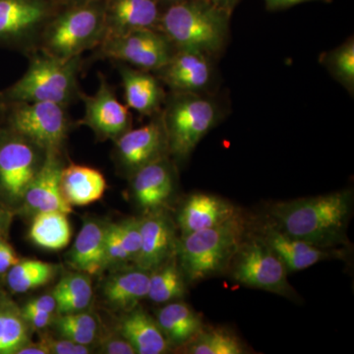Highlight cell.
I'll return each mask as SVG.
<instances>
[{
    "instance_id": "7bdbcfd3",
    "label": "cell",
    "mask_w": 354,
    "mask_h": 354,
    "mask_svg": "<svg viewBox=\"0 0 354 354\" xmlns=\"http://www.w3.org/2000/svg\"><path fill=\"white\" fill-rule=\"evenodd\" d=\"M50 351L46 342L41 339L38 342H28L17 354H50Z\"/></svg>"
},
{
    "instance_id": "836d02e7",
    "label": "cell",
    "mask_w": 354,
    "mask_h": 354,
    "mask_svg": "<svg viewBox=\"0 0 354 354\" xmlns=\"http://www.w3.org/2000/svg\"><path fill=\"white\" fill-rule=\"evenodd\" d=\"M106 265L120 264L132 261L127 249L121 241L115 223L106 225V245H104Z\"/></svg>"
},
{
    "instance_id": "ac0fdd59",
    "label": "cell",
    "mask_w": 354,
    "mask_h": 354,
    "mask_svg": "<svg viewBox=\"0 0 354 354\" xmlns=\"http://www.w3.org/2000/svg\"><path fill=\"white\" fill-rule=\"evenodd\" d=\"M176 187V169L169 157L145 165L131 176L133 196L146 212H157Z\"/></svg>"
},
{
    "instance_id": "7402d4cb",
    "label": "cell",
    "mask_w": 354,
    "mask_h": 354,
    "mask_svg": "<svg viewBox=\"0 0 354 354\" xmlns=\"http://www.w3.org/2000/svg\"><path fill=\"white\" fill-rule=\"evenodd\" d=\"M60 188L70 206H87L102 199L106 193V180L94 167L71 162L62 167Z\"/></svg>"
},
{
    "instance_id": "4fadbf2b",
    "label": "cell",
    "mask_w": 354,
    "mask_h": 354,
    "mask_svg": "<svg viewBox=\"0 0 354 354\" xmlns=\"http://www.w3.org/2000/svg\"><path fill=\"white\" fill-rule=\"evenodd\" d=\"M85 113L77 124L87 127L102 141L116 139L132 128V114L127 104L118 99L115 90L106 77L100 75V85L94 95L81 92Z\"/></svg>"
},
{
    "instance_id": "7dc6e473",
    "label": "cell",
    "mask_w": 354,
    "mask_h": 354,
    "mask_svg": "<svg viewBox=\"0 0 354 354\" xmlns=\"http://www.w3.org/2000/svg\"><path fill=\"white\" fill-rule=\"evenodd\" d=\"M160 2V6L167 8V7L172 6V4L178 3V2L183 1V0H158Z\"/></svg>"
},
{
    "instance_id": "83f0119b",
    "label": "cell",
    "mask_w": 354,
    "mask_h": 354,
    "mask_svg": "<svg viewBox=\"0 0 354 354\" xmlns=\"http://www.w3.org/2000/svg\"><path fill=\"white\" fill-rule=\"evenodd\" d=\"M53 297L57 302L59 315L85 311L92 302L93 286L85 272H71L58 281L53 288Z\"/></svg>"
},
{
    "instance_id": "d6a6232c",
    "label": "cell",
    "mask_w": 354,
    "mask_h": 354,
    "mask_svg": "<svg viewBox=\"0 0 354 354\" xmlns=\"http://www.w3.org/2000/svg\"><path fill=\"white\" fill-rule=\"evenodd\" d=\"M188 348V353L193 354H241L243 353L241 342L234 335L223 330H211L200 332Z\"/></svg>"
},
{
    "instance_id": "ab89813d",
    "label": "cell",
    "mask_w": 354,
    "mask_h": 354,
    "mask_svg": "<svg viewBox=\"0 0 354 354\" xmlns=\"http://www.w3.org/2000/svg\"><path fill=\"white\" fill-rule=\"evenodd\" d=\"M21 309L53 314L57 311V302H55L53 295H41V297L32 298V299L26 302L24 306Z\"/></svg>"
},
{
    "instance_id": "30bf717a",
    "label": "cell",
    "mask_w": 354,
    "mask_h": 354,
    "mask_svg": "<svg viewBox=\"0 0 354 354\" xmlns=\"http://www.w3.org/2000/svg\"><path fill=\"white\" fill-rule=\"evenodd\" d=\"M46 153L20 135L0 127V196L11 204L21 203Z\"/></svg>"
},
{
    "instance_id": "4dcf8cb0",
    "label": "cell",
    "mask_w": 354,
    "mask_h": 354,
    "mask_svg": "<svg viewBox=\"0 0 354 354\" xmlns=\"http://www.w3.org/2000/svg\"><path fill=\"white\" fill-rule=\"evenodd\" d=\"M29 329L21 309L0 298V354H17L30 342Z\"/></svg>"
},
{
    "instance_id": "52a82bcc",
    "label": "cell",
    "mask_w": 354,
    "mask_h": 354,
    "mask_svg": "<svg viewBox=\"0 0 354 354\" xmlns=\"http://www.w3.org/2000/svg\"><path fill=\"white\" fill-rule=\"evenodd\" d=\"M72 127L67 106L55 102H0V127L32 142L44 152L62 153Z\"/></svg>"
},
{
    "instance_id": "9c48e42d",
    "label": "cell",
    "mask_w": 354,
    "mask_h": 354,
    "mask_svg": "<svg viewBox=\"0 0 354 354\" xmlns=\"http://www.w3.org/2000/svg\"><path fill=\"white\" fill-rule=\"evenodd\" d=\"M93 51L95 58L155 72L174 57L176 48L160 30L138 29L108 37Z\"/></svg>"
},
{
    "instance_id": "7c38bea8",
    "label": "cell",
    "mask_w": 354,
    "mask_h": 354,
    "mask_svg": "<svg viewBox=\"0 0 354 354\" xmlns=\"http://www.w3.org/2000/svg\"><path fill=\"white\" fill-rule=\"evenodd\" d=\"M114 144L118 165L130 176L147 165L169 157L162 111L151 116L143 127L128 130Z\"/></svg>"
},
{
    "instance_id": "277c9868",
    "label": "cell",
    "mask_w": 354,
    "mask_h": 354,
    "mask_svg": "<svg viewBox=\"0 0 354 354\" xmlns=\"http://www.w3.org/2000/svg\"><path fill=\"white\" fill-rule=\"evenodd\" d=\"M27 57L29 65L24 75L0 91V102H44L68 106L80 99L82 57L64 62L36 50Z\"/></svg>"
},
{
    "instance_id": "f6af8a7d",
    "label": "cell",
    "mask_w": 354,
    "mask_h": 354,
    "mask_svg": "<svg viewBox=\"0 0 354 354\" xmlns=\"http://www.w3.org/2000/svg\"><path fill=\"white\" fill-rule=\"evenodd\" d=\"M9 221H10V215H9L8 212L0 206V237H6Z\"/></svg>"
},
{
    "instance_id": "f546056e",
    "label": "cell",
    "mask_w": 354,
    "mask_h": 354,
    "mask_svg": "<svg viewBox=\"0 0 354 354\" xmlns=\"http://www.w3.org/2000/svg\"><path fill=\"white\" fill-rule=\"evenodd\" d=\"M147 297L156 304H169L185 295L184 274L174 259L167 260L152 270Z\"/></svg>"
},
{
    "instance_id": "ee69618b",
    "label": "cell",
    "mask_w": 354,
    "mask_h": 354,
    "mask_svg": "<svg viewBox=\"0 0 354 354\" xmlns=\"http://www.w3.org/2000/svg\"><path fill=\"white\" fill-rule=\"evenodd\" d=\"M207 1L211 2L214 6L220 7V8L223 9V10L232 14L234 13L235 7L239 6L242 0H207Z\"/></svg>"
},
{
    "instance_id": "f35d334b",
    "label": "cell",
    "mask_w": 354,
    "mask_h": 354,
    "mask_svg": "<svg viewBox=\"0 0 354 354\" xmlns=\"http://www.w3.org/2000/svg\"><path fill=\"white\" fill-rule=\"evenodd\" d=\"M102 353L106 354H135L136 351L131 344L122 335L120 337H109L101 344Z\"/></svg>"
},
{
    "instance_id": "e0dca14e",
    "label": "cell",
    "mask_w": 354,
    "mask_h": 354,
    "mask_svg": "<svg viewBox=\"0 0 354 354\" xmlns=\"http://www.w3.org/2000/svg\"><path fill=\"white\" fill-rule=\"evenodd\" d=\"M140 220L141 244L134 262L137 267L151 272L176 256L177 242L174 225L160 212Z\"/></svg>"
},
{
    "instance_id": "8992f818",
    "label": "cell",
    "mask_w": 354,
    "mask_h": 354,
    "mask_svg": "<svg viewBox=\"0 0 354 354\" xmlns=\"http://www.w3.org/2000/svg\"><path fill=\"white\" fill-rule=\"evenodd\" d=\"M243 225L236 215L218 227L183 235L176 256L184 277L199 281L223 271L242 244Z\"/></svg>"
},
{
    "instance_id": "603a6c76",
    "label": "cell",
    "mask_w": 354,
    "mask_h": 354,
    "mask_svg": "<svg viewBox=\"0 0 354 354\" xmlns=\"http://www.w3.org/2000/svg\"><path fill=\"white\" fill-rule=\"evenodd\" d=\"M106 225L100 221L88 220L84 223L68 255L69 264L76 271L94 276L106 267Z\"/></svg>"
},
{
    "instance_id": "8d00e7d4",
    "label": "cell",
    "mask_w": 354,
    "mask_h": 354,
    "mask_svg": "<svg viewBox=\"0 0 354 354\" xmlns=\"http://www.w3.org/2000/svg\"><path fill=\"white\" fill-rule=\"evenodd\" d=\"M50 353L53 354H88L91 353L90 346L76 344V342L64 339H53L50 337H44Z\"/></svg>"
},
{
    "instance_id": "cb8c5ba5",
    "label": "cell",
    "mask_w": 354,
    "mask_h": 354,
    "mask_svg": "<svg viewBox=\"0 0 354 354\" xmlns=\"http://www.w3.org/2000/svg\"><path fill=\"white\" fill-rule=\"evenodd\" d=\"M118 333L138 354H160L169 349V342L157 321L137 307L121 318Z\"/></svg>"
},
{
    "instance_id": "bcb514c9",
    "label": "cell",
    "mask_w": 354,
    "mask_h": 354,
    "mask_svg": "<svg viewBox=\"0 0 354 354\" xmlns=\"http://www.w3.org/2000/svg\"><path fill=\"white\" fill-rule=\"evenodd\" d=\"M59 7L76 6V4L85 3L91 0H53Z\"/></svg>"
},
{
    "instance_id": "5b68a950",
    "label": "cell",
    "mask_w": 354,
    "mask_h": 354,
    "mask_svg": "<svg viewBox=\"0 0 354 354\" xmlns=\"http://www.w3.org/2000/svg\"><path fill=\"white\" fill-rule=\"evenodd\" d=\"M104 36V0H91L60 7L44 29L38 50L66 62L94 50Z\"/></svg>"
},
{
    "instance_id": "60d3db41",
    "label": "cell",
    "mask_w": 354,
    "mask_h": 354,
    "mask_svg": "<svg viewBox=\"0 0 354 354\" xmlns=\"http://www.w3.org/2000/svg\"><path fill=\"white\" fill-rule=\"evenodd\" d=\"M21 313L29 327L32 329L43 330L53 322V314L22 309H21Z\"/></svg>"
},
{
    "instance_id": "1f68e13d",
    "label": "cell",
    "mask_w": 354,
    "mask_h": 354,
    "mask_svg": "<svg viewBox=\"0 0 354 354\" xmlns=\"http://www.w3.org/2000/svg\"><path fill=\"white\" fill-rule=\"evenodd\" d=\"M319 62L327 69L330 76L354 95V39L348 37L344 43L333 50L324 51L319 57Z\"/></svg>"
},
{
    "instance_id": "9a60e30c",
    "label": "cell",
    "mask_w": 354,
    "mask_h": 354,
    "mask_svg": "<svg viewBox=\"0 0 354 354\" xmlns=\"http://www.w3.org/2000/svg\"><path fill=\"white\" fill-rule=\"evenodd\" d=\"M60 155L53 151L46 153L43 165L21 201L26 211L36 214L57 209L72 213V207L65 201L60 188V174L64 165Z\"/></svg>"
},
{
    "instance_id": "74e56055",
    "label": "cell",
    "mask_w": 354,
    "mask_h": 354,
    "mask_svg": "<svg viewBox=\"0 0 354 354\" xmlns=\"http://www.w3.org/2000/svg\"><path fill=\"white\" fill-rule=\"evenodd\" d=\"M19 261L20 258L13 246L6 241V237H0V277H6L7 272Z\"/></svg>"
},
{
    "instance_id": "f1b7e54d",
    "label": "cell",
    "mask_w": 354,
    "mask_h": 354,
    "mask_svg": "<svg viewBox=\"0 0 354 354\" xmlns=\"http://www.w3.org/2000/svg\"><path fill=\"white\" fill-rule=\"evenodd\" d=\"M57 267L41 260L20 259L6 274V285L13 293L29 292L48 285L57 276Z\"/></svg>"
},
{
    "instance_id": "d6986e66",
    "label": "cell",
    "mask_w": 354,
    "mask_h": 354,
    "mask_svg": "<svg viewBox=\"0 0 354 354\" xmlns=\"http://www.w3.org/2000/svg\"><path fill=\"white\" fill-rule=\"evenodd\" d=\"M124 99L128 108L142 116L156 115L162 111L167 92L153 72L118 64Z\"/></svg>"
},
{
    "instance_id": "d590c367",
    "label": "cell",
    "mask_w": 354,
    "mask_h": 354,
    "mask_svg": "<svg viewBox=\"0 0 354 354\" xmlns=\"http://www.w3.org/2000/svg\"><path fill=\"white\" fill-rule=\"evenodd\" d=\"M55 327H57L60 337L76 342V344H85V346H91V344H94L97 335H99V333L78 327V326L65 320L64 317L62 316H59V318L55 322Z\"/></svg>"
},
{
    "instance_id": "e575fe53",
    "label": "cell",
    "mask_w": 354,
    "mask_h": 354,
    "mask_svg": "<svg viewBox=\"0 0 354 354\" xmlns=\"http://www.w3.org/2000/svg\"><path fill=\"white\" fill-rule=\"evenodd\" d=\"M120 234L121 241L132 261L136 259L141 244V232H140V220L130 218V220L120 221L115 223Z\"/></svg>"
},
{
    "instance_id": "2e32d148",
    "label": "cell",
    "mask_w": 354,
    "mask_h": 354,
    "mask_svg": "<svg viewBox=\"0 0 354 354\" xmlns=\"http://www.w3.org/2000/svg\"><path fill=\"white\" fill-rule=\"evenodd\" d=\"M106 36L138 29H158L164 7L158 0H104Z\"/></svg>"
},
{
    "instance_id": "484cf974",
    "label": "cell",
    "mask_w": 354,
    "mask_h": 354,
    "mask_svg": "<svg viewBox=\"0 0 354 354\" xmlns=\"http://www.w3.org/2000/svg\"><path fill=\"white\" fill-rule=\"evenodd\" d=\"M67 216L68 214L57 209L35 214L28 234L30 241L46 250H62L68 245L72 236Z\"/></svg>"
},
{
    "instance_id": "44dd1931",
    "label": "cell",
    "mask_w": 354,
    "mask_h": 354,
    "mask_svg": "<svg viewBox=\"0 0 354 354\" xmlns=\"http://www.w3.org/2000/svg\"><path fill=\"white\" fill-rule=\"evenodd\" d=\"M263 232L262 241L278 256L288 272L302 271L335 255L327 248L288 236L272 225H267Z\"/></svg>"
},
{
    "instance_id": "b9f144b4",
    "label": "cell",
    "mask_w": 354,
    "mask_h": 354,
    "mask_svg": "<svg viewBox=\"0 0 354 354\" xmlns=\"http://www.w3.org/2000/svg\"><path fill=\"white\" fill-rule=\"evenodd\" d=\"M311 1H322L325 3H330L333 0H264L266 9L268 11H271V12L285 10V9L290 8V7L297 6L298 4Z\"/></svg>"
},
{
    "instance_id": "5bb4252c",
    "label": "cell",
    "mask_w": 354,
    "mask_h": 354,
    "mask_svg": "<svg viewBox=\"0 0 354 354\" xmlns=\"http://www.w3.org/2000/svg\"><path fill=\"white\" fill-rule=\"evenodd\" d=\"M215 62L201 51L176 50L174 57L153 73L169 92L213 93Z\"/></svg>"
},
{
    "instance_id": "ffe728a7",
    "label": "cell",
    "mask_w": 354,
    "mask_h": 354,
    "mask_svg": "<svg viewBox=\"0 0 354 354\" xmlns=\"http://www.w3.org/2000/svg\"><path fill=\"white\" fill-rule=\"evenodd\" d=\"M234 207L215 195H191L179 212L178 225L183 235L218 227L234 218Z\"/></svg>"
},
{
    "instance_id": "6da1fadb",
    "label": "cell",
    "mask_w": 354,
    "mask_h": 354,
    "mask_svg": "<svg viewBox=\"0 0 354 354\" xmlns=\"http://www.w3.org/2000/svg\"><path fill=\"white\" fill-rule=\"evenodd\" d=\"M353 198L351 190L279 202L270 209L281 232L322 248L344 243Z\"/></svg>"
},
{
    "instance_id": "3957f363",
    "label": "cell",
    "mask_w": 354,
    "mask_h": 354,
    "mask_svg": "<svg viewBox=\"0 0 354 354\" xmlns=\"http://www.w3.org/2000/svg\"><path fill=\"white\" fill-rule=\"evenodd\" d=\"M228 113L216 92L167 93L162 109L169 155L177 160L189 158L199 142Z\"/></svg>"
},
{
    "instance_id": "7a4b0ae2",
    "label": "cell",
    "mask_w": 354,
    "mask_h": 354,
    "mask_svg": "<svg viewBox=\"0 0 354 354\" xmlns=\"http://www.w3.org/2000/svg\"><path fill=\"white\" fill-rule=\"evenodd\" d=\"M232 16L207 0H183L165 8L158 30L176 50L201 51L216 62L230 41Z\"/></svg>"
},
{
    "instance_id": "d4e9b609",
    "label": "cell",
    "mask_w": 354,
    "mask_h": 354,
    "mask_svg": "<svg viewBox=\"0 0 354 354\" xmlns=\"http://www.w3.org/2000/svg\"><path fill=\"white\" fill-rule=\"evenodd\" d=\"M149 278L150 272L139 267L116 272L104 283V299L113 308L122 311L136 308L148 295Z\"/></svg>"
},
{
    "instance_id": "ba28073f",
    "label": "cell",
    "mask_w": 354,
    "mask_h": 354,
    "mask_svg": "<svg viewBox=\"0 0 354 354\" xmlns=\"http://www.w3.org/2000/svg\"><path fill=\"white\" fill-rule=\"evenodd\" d=\"M60 7L53 0H0V48L27 57Z\"/></svg>"
},
{
    "instance_id": "8fae6325",
    "label": "cell",
    "mask_w": 354,
    "mask_h": 354,
    "mask_svg": "<svg viewBox=\"0 0 354 354\" xmlns=\"http://www.w3.org/2000/svg\"><path fill=\"white\" fill-rule=\"evenodd\" d=\"M234 264L232 277L241 285L283 297L292 292L286 266L262 239L242 243Z\"/></svg>"
},
{
    "instance_id": "4316f807",
    "label": "cell",
    "mask_w": 354,
    "mask_h": 354,
    "mask_svg": "<svg viewBox=\"0 0 354 354\" xmlns=\"http://www.w3.org/2000/svg\"><path fill=\"white\" fill-rule=\"evenodd\" d=\"M157 323L169 344L191 341L202 330L201 318L187 304L171 302L158 310Z\"/></svg>"
}]
</instances>
